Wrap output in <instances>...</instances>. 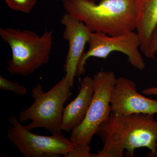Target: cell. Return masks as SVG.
<instances>
[{
    "mask_svg": "<svg viewBox=\"0 0 157 157\" xmlns=\"http://www.w3.org/2000/svg\"><path fill=\"white\" fill-rule=\"evenodd\" d=\"M103 148L94 157H135L136 149L145 147L149 156L157 153V121L154 114L125 115L112 111L97 133Z\"/></svg>",
    "mask_w": 157,
    "mask_h": 157,
    "instance_id": "cell-1",
    "label": "cell"
},
{
    "mask_svg": "<svg viewBox=\"0 0 157 157\" xmlns=\"http://www.w3.org/2000/svg\"><path fill=\"white\" fill-rule=\"evenodd\" d=\"M66 13L84 23L92 32L110 36L136 29L135 0H62Z\"/></svg>",
    "mask_w": 157,
    "mask_h": 157,
    "instance_id": "cell-2",
    "label": "cell"
},
{
    "mask_svg": "<svg viewBox=\"0 0 157 157\" xmlns=\"http://www.w3.org/2000/svg\"><path fill=\"white\" fill-rule=\"evenodd\" d=\"M0 36L11 48L12 56L7 67L11 74L29 76L48 63L53 43L52 31H45L40 36L29 30L1 28Z\"/></svg>",
    "mask_w": 157,
    "mask_h": 157,
    "instance_id": "cell-3",
    "label": "cell"
},
{
    "mask_svg": "<svg viewBox=\"0 0 157 157\" xmlns=\"http://www.w3.org/2000/svg\"><path fill=\"white\" fill-rule=\"evenodd\" d=\"M94 92L84 119L71 132L70 140L76 144L67 157H94L90 152V144L98 129L112 112L110 99L116 82L115 73L112 71H100L94 75Z\"/></svg>",
    "mask_w": 157,
    "mask_h": 157,
    "instance_id": "cell-4",
    "label": "cell"
},
{
    "mask_svg": "<svg viewBox=\"0 0 157 157\" xmlns=\"http://www.w3.org/2000/svg\"><path fill=\"white\" fill-rule=\"evenodd\" d=\"M72 86L65 75L58 83L48 92L43 91L42 85L37 83L32 90L33 103L18 114V120L25 122L30 120L25 126L31 131L37 128H44L53 135H63L62 118L64 105L71 96Z\"/></svg>",
    "mask_w": 157,
    "mask_h": 157,
    "instance_id": "cell-5",
    "label": "cell"
},
{
    "mask_svg": "<svg viewBox=\"0 0 157 157\" xmlns=\"http://www.w3.org/2000/svg\"><path fill=\"white\" fill-rule=\"evenodd\" d=\"M9 121L7 138L25 157H65L76 146L63 135L46 136L32 133L15 114Z\"/></svg>",
    "mask_w": 157,
    "mask_h": 157,
    "instance_id": "cell-6",
    "label": "cell"
},
{
    "mask_svg": "<svg viewBox=\"0 0 157 157\" xmlns=\"http://www.w3.org/2000/svg\"><path fill=\"white\" fill-rule=\"evenodd\" d=\"M88 43L89 48L83 53L78 63L77 75H83L88 59L97 57L106 59L113 52H119L126 55L128 61L140 70L145 67V64L138 48L140 46L139 35L134 32L118 36H110L98 32H92Z\"/></svg>",
    "mask_w": 157,
    "mask_h": 157,
    "instance_id": "cell-7",
    "label": "cell"
},
{
    "mask_svg": "<svg viewBox=\"0 0 157 157\" xmlns=\"http://www.w3.org/2000/svg\"><path fill=\"white\" fill-rule=\"evenodd\" d=\"M112 111L125 115L157 113V101L141 95L135 82L120 77L117 78L110 99Z\"/></svg>",
    "mask_w": 157,
    "mask_h": 157,
    "instance_id": "cell-8",
    "label": "cell"
},
{
    "mask_svg": "<svg viewBox=\"0 0 157 157\" xmlns=\"http://www.w3.org/2000/svg\"><path fill=\"white\" fill-rule=\"evenodd\" d=\"M60 22L65 27L63 37L69 45L64 70L73 87L74 77L77 76L78 63L84 53L85 47L92 32L84 23L69 13L62 15Z\"/></svg>",
    "mask_w": 157,
    "mask_h": 157,
    "instance_id": "cell-9",
    "label": "cell"
},
{
    "mask_svg": "<svg viewBox=\"0 0 157 157\" xmlns=\"http://www.w3.org/2000/svg\"><path fill=\"white\" fill-rule=\"evenodd\" d=\"M80 88L76 98L65 107L62 118L63 131L70 132L84 119L94 92L93 78L86 76L80 82Z\"/></svg>",
    "mask_w": 157,
    "mask_h": 157,
    "instance_id": "cell-10",
    "label": "cell"
},
{
    "mask_svg": "<svg viewBox=\"0 0 157 157\" xmlns=\"http://www.w3.org/2000/svg\"><path fill=\"white\" fill-rule=\"evenodd\" d=\"M136 29L144 52L153 31L157 25V0H135Z\"/></svg>",
    "mask_w": 157,
    "mask_h": 157,
    "instance_id": "cell-11",
    "label": "cell"
},
{
    "mask_svg": "<svg viewBox=\"0 0 157 157\" xmlns=\"http://www.w3.org/2000/svg\"><path fill=\"white\" fill-rule=\"evenodd\" d=\"M8 7L14 11L30 13L38 0H4Z\"/></svg>",
    "mask_w": 157,
    "mask_h": 157,
    "instance_id": "cell-12",
    "label": "cell"
},
{
    "mask_svg": "<svg viewBox=\"0 0 157 157\" xmlns=\"http://www.w3.org/2000/svg\"><path fill=\"white\" fill-rule=\"evenodd\" d=\"M0 89L12 92L19 96L25 95L27 93L25 86L17 82L8 80L2 76H0Z\"/></svg>",
    "mask_w": 157,
    "mask_h": 157,
    "instance_id": "cell-13",
    "label": "cell"
},
{
    "mask_svg": "<svg viewBox=\"0 0 157 157\" xmlns=\"http://www.w3.org/2000/svg\"><path fill=\"white\" fill-rule=\"evenodd\" d=\"M157 52V25L152 33L144 54L147 58L155 59V55Z\"/></svg>",
    "mask_w": 157,
    "mask_h": 157,
    "instance_id": "cell-14",
    "label": "cell"
},
{
    "mask_svg": "<svg viewBox=\"0 0 157 157\" xmlns=\"http://www.w3.org/2000/svg\"><path fill=\"white\" fill-rule=\"evenodd\" d=\"M142 92L146 95L157 96V86L144 89L142 90Z\"/></svg>",
    "mask_w": 157,
    "mask_h": 157,
    "instance_id": "cell-15",
    "label": "cell"
},
{
    "mask_svg": "<svg viewBox=\"0 0 157 157\" xmlns=\"http://www.w3.org/2000/svg\"><path fill=\"white\" fill-rule=\"evenodd\" d=\"M91 1H94V2H95V1H98V0H91Z\"/></svg>",
    "mask_w": 157,
    "mask_h": 157,
    "instance_id": "cell-16",
    "label": "cell"
},
{
    "mask_svg": "<svg viewBox=\"0 0 157 157\" xmlns=\"http://www.w3.org/2000/svg\"><path fill=\"white\" fill-rule=\"evenodd\" d=\"M155 157H157V154H156V156Z\"/></svg>",
    "mask_w": 157,
    "mask_h": 157,
    "instance_id": "cell-17",
    "label": "cell"
}]
</instances>
